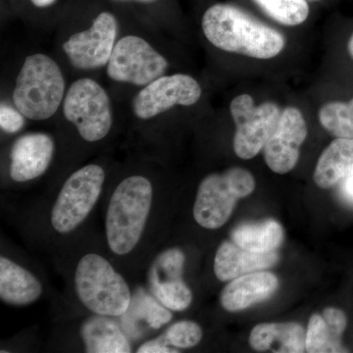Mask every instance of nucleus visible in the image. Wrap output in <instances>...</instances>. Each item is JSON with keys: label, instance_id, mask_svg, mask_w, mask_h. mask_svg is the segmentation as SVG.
Listing matches in <instances>:
<instances>
[{"label": "nucleus", "instance_id": "1", "mask_svg": "<svg viewBox=\"0 0 353 353\" xmlns=\"http://www.w3.org/2000/svg\"><path fill=\"white\" fill-rule=\"evenodd\" d=\"M202 32L218 50L254 59L275 58L285 48V37L243 9L216 3L204 12Z\"/></svg>", "mask_w": 353, "mask_h": 353}, {"label": "nucleus", "instance_id": "2", "mask_svg": "<svg viewBox=\"0 0 353 353\" xmlns=\"http://www.w3.org/2000/svg\"><path fill=\"white\" fill-rule=\"evenodd\" d=\"M152 185L145 176H128L118 185L106 213V239L111 252L127 255L136 248L152 210Z\"/></svg>", "mask_w": 353, "mask_h": 353}, {"label": "nucleus", "instance_id": "3", "mask_svg": "<svg viewBox=\"0 0 353 353\" xmlns=\"http://www.w3.org/2000/svg\"><path fill=\"white\" fill-rule=\"evenodd\" d=\"M64 94L63 74L52 58L41 53L26 57L13 90L15 108L26 118L50 119L64 101Z\"/></svg>", "mask_w": 353, "mask_h": 353}, {"label": "nucleus", "instance_id": "4", "mask_svg": "<svg viewBox=\"0 0 353 353\" xmlns=\"http://www.w3.org/2000/svg\"><path fill=\"white\" fill-rule=\"evenodd\" d=\"M75 289L81 303L94 314L119 317L132 303L125 279L97 253H88L77 265Z\"/></svg>", "mask_w": 353, "mask_h": 353}, {"label": "nucleus", "instance_id": "5", "mask_svg": "<svg viewBox=\"0 0 353 353\" xmlns=\"http://www.w3.org/2000/svg\"><path fill=\"white\" fill-rule=\"evenodd\" d=\"M254 189V176L240 167L206 176L197 190L194 220L204 229H219L231 217L239 199L250 196Z\"/></svg>", "mask_w": 353, "mask_h": 353}, {"label": "nucleus", "instance_id": "6", "mask_svg": "<svg viewBox=\"0 0 353 353\" xmlns=\"http://www.w3.org/2000/svg\"><path fill=\"white\" fill-rule=\"evenodd\" d=\"M105 172L90 164L67 179L51 210V225L59 234H68L85 220L101 196Z\"/></svg>", "mask_w": 353, "mask_h": 353}, {"label": "nucleus", "instance_id": "7", "mask_svg": "<svg viewBox=\"0 0 353 353\" xmlns=\"http://www.w3.org/2000/svg\"><path fill=\"white\" fill-rule=\"evenodd\" d=\"M63 113L88 143L101 141L112 127L108 92L92 79L83 78L72 83L64 97Z\"/></svg>", "mask_w": 353, "mask_h": 353}, {"label": "nucleus", "instance_id": "8", "mask_svg": "<svg viewBox=\"0 0 353 353\" xmlns=\"http://www.w3.org/2000/svg\"><path fill=\"white\" fill-rule=\"evenodd\" d=\"M281 112L274 102L255 104L248 94L234 97L230 104V113L236 125L233 146L236 157L252 159L263 150L277 126Z\"/></svg>", "mask_w": 353, "mask_h": 353}, {"label": "nucleus", "instance_id": "9", "mask_svg": "<svg viewBox=\"0 0 353 353\" xmlns=\"http://www.w3.org/2000/svg\"><path fill=\"white\" fill-rule=\"evenodd\" d=\"M168 61L145 39L126 36L114 46L108 64V75L115 82L145 87L163 76Z\"/></svg>", "mask_w": 353, "mask_h": 353}, {"label": "nucleus", "instance_id": "10", "mask_svg": "<svg viewBox=\"0 0 353 353\" xmlns=\"http://www.w3.org/2000/svg\"><path fill=\"white\" fill-rule=\"evenodd\" d=\"M201 94V85L192 76L163 75L139 90L132 101V111L139 119H152L176 106L194 105Z\"/></svg>", "mask_w": 353, "mask_h": 353}, {"label": "nucleus", "instance_id": "11", "mask_svg": "<svg viewBox=\"0 0 353 353\" xmlns=\"http://www.w3.org/2000/svg\"><path fill=\"white\" fill-rule=\"evenodd\" d=\"M118 24L112 13L101 12L88 30L77 32L63 43L65 54L77 69L94 70L108 64L116 44Z\"/></svg>", "mask_w": 353, "mask_h": 353}, {"label": "nucleus", "instance_id": "12", "mask_svg": "<svg viewBox=\"0 0 353 353\" xmlns=\"http://www.w3.org/2000/svg\"><path fill=\"white\" fill-rule=\"evenodd\" d=\"M307 134L303 112L294 106L283 109L277 126L263 148L269 168L280 175L292 171L299 162L301 148Z\"/></svg>", "mask_w": 353, "mask_h": 353}, {"label": "nucleus", "instance_id": "13", "mask_svg": "<svg viewBox=\"0 0 353 353\" xmlns=\"http://www.w3.org/2000/svg\"><path fill=\"white\" fill-rule=\"evenodd\" d=\"M54 141L44 132H29L16 139L11 148L10 176L29 182L46 173L52 161Z\"/></svg>", "mask_w": 353, "mask_h": 353}, {"label": "nucleus", "instance_id": "14", "mask_svg": "<svg viewBox=\"0 0 353 353\" xmlns=\"http://www.w3.org/2000/svg\"><path fill=\"white\" fill-rule=\"evenodd\" d=\"M278 260L276 252H253L236 245L233 241H226L216 252L214 273L221 282H227L245 274L271 268Z\"/></svg>", "mask_w": 353, "mask_h": 353}, {"label": "nucleus", "instance_id": "15", "mask_svg": "<svg viewBox=\"0 0 353 353\" xmlns=\"http://www.w3.org/2000/svg\"><path fill=\"white\" fill-rule=\"evenodd\" d=\"M279 287L270 272L256 271L234 279L222 290L221 304L230 312L245 310L270 297Z\"/></svg>", "mask_w": 353, "mask_h": 353}, {"label": "nucleus", "instance_id": "16", "mask_svg": "<svg viewBox=\"0 0 353 353\" xmlns=\"http://www.w3.org/2000/svg\"><path fill=\"white\" fill-rule=\"evenodd\" d=\"M306 331L297 323H263L252 329L250 345L257 352H305Z\"/></svg>", "mask_w": 353, "mask_h": 353}, {"label": "nucleus", "instance_id": "17", "mask_svg": "<svg viewBox=\"0 0 353 353\" xmlns=\"http://www.w3.org/2000/svg\"><path fill=\"white\" fill-rule=\"evenodd\" d=\"M347 323L345 313L338 308H326L322 315L311 316L306 330L305 352H345L341 338L347 328Z\"/></svg>", "mask_w": 353, "mask_h": 353}, {"label": "nucleus", "instance_id": "18", "mask_svg": "<svg viewBox=\"0 0 353 353\" xmlns=\"http://www.w3.org/2000/svg\"><path fill=\"white\" fill-rule=\"evenodd\" d=\"M43 285L31 272L7 257H0V299L11 305H28L38 301Z\"/></svg>", "mask_w": 353, "mask_h": 353}, {"label": "nucleus", "instance_id": "19", "mask_svg": "<svg viewBox=\"0 0 353 353\" xmlns=\"http://www.w3.org/2000/svg\"><path fill=\"white\" fill-rule=\"evenodd\" d=\"M81 338L88 353H129L132 347L117 323L108 316L94 314L81 327Z\"/></svg>", "mask_w": 353, "mask_h": 353}, {"label": "nucleus", "instance_id": "20", "mask_svg": "<svg viewBox=\"0 0 353 353\" xmlns=\"http://www.w3.org/2000/svg\"><path fill=\"white\" fill-rule=\"evenodd\" d=\"M353 173V139L336 138L316 164L314 181L318 187L330 189Z\"/></svg>", "mask_w": 353, "mask_h": 353}, {"label": "nucleus", "instance_id": "21", "mask_svg": "<svg viewBox=\"0 0 353 353\" xmlns=\"http://www.w3.org/2000/svg\"><path fill=\"white\" fill-rule=\"evenodd\" d=\"M284 240V230L277 221L243 223L232 232L236 245L253 252H275Z\"/></svg>", "mask_w": 353, "mask_h": 353}, {"label": "nucleus", "instance_id": "22", "mask_svg": "<svg viewBox=\"0 0 353 353\" xmlns=\"http://www.w3.org/2000/svg\"><path fill=\"white\" fill-rule=\"evenodd\" d=\"M318 118L322 127L336 138L353 139V99L325 103Z\"/></svg>", "mask_w": 353, "mask_h": 353}, {"label": "nucleus", "instance_id": "23", "mask_svg": "<svg viewBox=\"0 0 353 353\" xmlns=\"http://www.w3.org/2000/svg\"><path fill=\"white\" fill-rule=\"evenodd\" d=\"M272 20L296 27L307 20L310 9L306 0H252Z\"/></svg>", "mask_w": 353, "mask_h": 353}, {"label": "nucleus", "instance_id": "24", "mask_svg": "<svg viewBox=\"0 0 353 353\" xmlns=\"http://www.w3.org/2000/svg\"><path fill=\"white\" fill-rule=\"evenodd\" d=\"M150 287L155 299L169 310L183 311L192 303V290L183 279L152 282Z\"/></svg>", "mask_w": 353, "mask_h": 353}, {"label": "nucleus", "instance_id": "25", "mask_svg": "<svg viewBox=\"0 0 353 353\" xmlns=\"http://www.w3.org/2000/svg\"><path fill=\"white\" fill-rule=\"evenodd\" d=\"M185 260V254L179 248L165 250L153 263L148 281L150 283L163 282L183 279Z\"/></svg>", "mask_w": 353, "mask_h": 353}, {"label": "nucleus", "instance_id": "26", "mask_svg": "<svg viewBox=\"0 0 353 353\" xmlns=\"http://www.w3.org/2000/svg\"><path fill=\"white\" fill-rule=\"evenodd\" d=\"M201 326L192 321H180L171 325L164 334L169 345L174 348H190L196 347L201 341Z\"/></svg>", "mask_w": 353, "mask_h": 353}, {"label": "nucleus", "instance_id": "27", "mask_svg": "<svg viewBox=\"0 0 353 353\" xmlns=\"http://www.w3.org/2000/svg\"><path fill=\"white\" fill-rule=\"evenodd\" d=\"M141 315L153 329H159L172 319V314L169 312L168 308L148 296L143 297Z\"/></svg>", "mask_w": 353, "mask_h": 353}, {"label": "nucleus", "instance_id": "28", "mask_svg": "<svg viewBox=\"0 0 353 353\" xmlns=\"http://www.w3.org/2000/svg\"><path fill=\"white\" fill-rule=\"evenodd\" d=\"M25 116L12 106L1 103L0 106V128L8 134H15L21 131L25 125Z\"/></svg>", "mask_w": 353, "mask_h": 353}, {"label": "nucleus", "instance_id": "29", "mask_svg": "<svg viewBox=\"0 0 353 353\" xmlns=\"http://www.w3.org/2000/svg\"><path fill=\"white\" fill-rule=\"evenodd\" d=\"M138 353H176L179 352L176 348L172 347L165 339L164 334L146 341L138 348Z\"/></svg>", "mask_w": 353, "mask_h": 353}, {"label": "nucleus", "instance_id": "30", "mask_svg": "<svg viewBox=\"0 0 353 353\" xmlns=\"http://www.w3.org/2000/svg\"><path fill=\"white\" fill-rule=\"evenodd\" d=\"M339 194L345 203L353 206V173L341 180Z\"/></svg>", "mask_w": 353, "mask_h": 353}, {"label": "nucleus", "instance_id": "31", "mask_svg": "<svg viewBox=\"0 0 353 353\" xmlns=\"http://www.w3.org/2000/svg\"><path fill=\"white\" fill-rule=\"evenodd\" d=\"M57 1V0H31L32 3L39 8L53 6Z\"/></svg>", "mask_w": 353, "mask_h": 353}, {"label": "nucleus", "instance_id": "32", "mask_svg": "<svg viewBox=\"0 0 353 353\" xmlns=\"http://www.w3.org/2000/svg\"><path fill=\"white\" fill-rule=\"evenodd\" d=\"M347 50L348 53H350V57L353 59V34H352V37H350V41H348Z\"/></svg>", "mask_w": 353, "mask_h": 353}, {"label": "nucleus", "instance_id": "33", "mask_svg": "<svg viewBox=\"0 0 353 353\" xmlns=\"http://www.w3.org/2000/svg\"><path fill=\"white\" fill-rule=\"evenodd\" d=\"M123 1H138L143 2V3H145V2H153L155 1V0H123Z\"/></svg>", "mask_w": 353, "mask_h": 353}, {"label": "nucleus", "instance_id": "34", "mask_svg": "<svg viewBox=\"0 0 353 353\" xmlns=\"http://www.w3.org/2000/svg\"><path fill=\"white\" fill-rule=\"evenodd\" d=\"M312 1H316V0H312Z\"/></svg>", "mask_w": 353, "mask_h": 353}]
</instances>
